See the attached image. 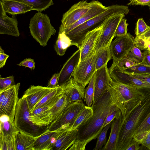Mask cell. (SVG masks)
I'll use <instances>...</instances> for the list:
<instances>
[{"mask_svg":"<svg viewBox=\"0 0 150 150\" xmlns=\"http://www.w3.org/2000/svg\"><path fill=\"white\" fill-rule=\"evenodd\" d=\"M92 107V116L77 129V140L86 144L97 138L107 116L118 108L112 101L107 90Z\"/></svg>","mask_w":150,"mask_h":150,"instance_id":"cell-1","label":"cell"},{"mask_svg":"<svg viewBox=\"0 0 150 150\" xmlns=\"http://www.w3.org/2000/svg\"><path fill=\"white\" fill-rule=\"evenodd\" d=\"M107 90L113 102L120 110L123 120L143 102L146 95L145 89L114 81L111 77Z\"/></svg>","mask_w":150,"mask_h":150,"instance_id":"cell-2","label":"cell"},{"mask_svg":"<svg viewBox=\"0 0 150 150\" xmlns=\"http://www.w3.org/2000/svg\"><path fill=\"white\" fill-rule=\"evenodd\" d=\"M145 90L144 100L122 120L116 150H126L133 140L135 131L150 112V89Z\"/></svg>","mask_w":150,"mask_h":150,"instance_id":"cell-3","label":"cell"},{"mask_svg":"<svg viewBox=\"0 0 150 150\" xmlns=\"http://www.w3.org/2000/svg\"><path fill=\"white\" fill-rule=\"evenodd\" d=\"M106 10L66 33L71 40L72 46L79 48L86 34L101 25L108 17L115 13L126 14L129 12L127 6L112 5L108 6Z\"/></svg>","mask_w":150,"mask_h":150,"instance_id":"cell-4","label":"cell"},{"mask_svg":"<svg viewBox=\"0 0 150 150\" xmlns=\"http://www.w3.org/2000/svg\"><path fill=\"white\" fill-rule=\"evenodd\" d=\"M29 28L33 38L43 47L47 45L51 36L56 32L48 16L41 11H38L30 19Z\"/></svg>","mask_w":150,"mask_h":150,"instance_id":"cell-5","label":"cell"},{"mask_svg":"<svg viewBox=\"0 0 150 150\" xmlns=\"http://www.w3.org/2000/svg\"><path fill=\"white\" fill-rule=\"evenodd\" d=\"M30 116L26 100L22 97L18 100L16 105L14 124L19 132L35 137L38 136L44 132H42L43 127H39L34 125L30 120Z\"/></svg>","mask_w":150,"mask_h":150,"instance_id":"cell-6","label":"cell"},{"mask_svg":"<svg viewBox=\"0 0 150 150\" xmlns=\"http://www.w3.org/2000/svg\"><path fill=\"white\" fill-rule=\"evenodd\" d=\"M125 16V14L118 13H114L108 18L103 23L101 33L98 38L93 52L96 53L99 50L110 45L117 26L121 20Z\"/></svg>","mask_w":150,"mask_h":150,"instance_id":"cell-7","label":"cell"},{"mask_svg":"<svg viewBox=\"0 0 150 150\" xmlns=\"http://www.w3.org/2000/svg\"><path fill=\"white\" fill-rule=\"evenodd\" d=\"M96 54L93 51L79 63L72 75L74 81L83 88L89 83L95 71Z\"/></svg>","mask_w":150,"mask_h":150,"instance_id":"cell-8","label":"cell"},{"mask_svg":"<svg viewBox=\"0 0 150 150\" xmlns=\"http://www.w3.org/2000/svg\"><path fill=\"white\" fill-rule=\"evenodd\" d=\"M135 46L134 40L129 33L116 37L110 46L113 59L112 63L110 68L116 66L120 61L126 57Z\"/></svg>","mask_w":150,"mask_h":150,"instance_id":"cell-9","label":"cell"},{"mask_svg":"<svg viewBox=\"0 0 150 150\" xmlns=\"http://www.w3.org/2000/svg\"><path fill=\"white\" fill-rule=\"evenodd\" d=\"M84 106L83 101L71 103L62 114L51 123L47 129L50 131L55 130L67 124L71 126Z\"/></svg>","mask_w":150,"mask_h":150,"instance_id":"cell-10","label":"cell"},{"mask_svg":"<svg viewBox=\"0 0 150 150\" xmlns=\"http://www.w3.org/2000/svg\"><path fill=\"white\" fill-rule=\"evenodd\" d=\"M69 124L66 125L54 130L47 129L42 134L36 137L34 150H52L57 140L70 128Z\"/></svg>","mask_w":150,"mask_h":150,"instance_id":"cell-11","label":"cell"},{"mask_svg":"<svg viewBox=\"0 0 150 150\" xmlns=\"http://www.w3.org/2000/svg\"><path fill=\"white\" fill-rule=\"evenodd\" d=\"M91 2L83 0L73 5L63 15L59 31L63 30L76 22L88 11Z\"/></svg>","mask_w":150,"mask_h":150,"instance_id":"cell-12","label":"cell"},{"mask_svg":"<svg viewBox=\"0 0 150 150\" xmlns=\"http://www.w3.org/2000/svg\"><path fill=\"white\" fill-rule=\"evenodd\" d=\"M0 150H16L15 137L19 132L13 122H0Z\"/></svg>","mask_w":150,"mask_h":150,"instance_id":"cell-13","label":"cell"},{"mask_svg":"<svg viewBox=\"0 0 150 150\" xmlns=\"http://www.w3.org/2000/svg\"><path fill=\"white\" fill-rule=\"evenodd\" d=\"M20 83L8 88L6 96L0 105V116L8 115L10 120L13 121L16 105L18 100V93Z\"/></svg>","mask_w":150,"mask_h":150,"instance_id":"cell-14","label":"cell"},{"mask_svg":"<svg viewBox=\"0 0 150 150\" xmlns=\"http://www.w3.org/2000/svg\"><path fill=\"white\" fill-rule=\"evenodd\" d=\"M110 75L114 81L143 89H150V84L140 80L126 72L120 70L116 66L109 69Z\"/></svg>","mask_w":150,"mask_h":150,"instance_id":"cell-15","label":"cell"},{"mask_svg":"<svg viewBox=\"0 0 150 150\" xmlns=\"http://www.w3.org/2000/svg\"><path fill=\"white\" fill-rule=\"evenodd\" d=\"M109 69L106 64L95 73L94 95L92 105L95 104L107 90L110 78Z\"/></svg>","mask_w":150,"mask_h":150,"instance_id":"cell-16","label":"cell"},{"mask_svg":"<svg viewBox=\"0 0 150 150\" xmlns=\"http://www.w3.org/2000/svg\"><path fill=\"white\" fill-rule=\"evenodd\" d=\"M103 28V23L86 34L79 48L80 50L79 63L86 58L93 52L101 33Z\"/></svg>","mask_w":150,"mask_h":150,"instance_id":"cell-17","label":"cell"},{"mask_svg":"<svg viewBox=\"0 0 150 150\" xmlns=\"http://www.w3.org/2000/svg\"><path fill=\"white\" fill-rule=\"evenodd\" d=\"M0 5V33L19 37L20 33L16 16L13 15L12 17H8L1 1Z\"/></svg>","mask_w":150,"mask_h":150,"instance_id":"cell-18","label":"cell"},{"mask_svg":"<svg viewBox=\"0 0 150 150\" xmlns=\"http://www.w3.org/2000/svg\"><path fill=\"white\" fill-rule=\"evenodd\" d=\"M80 56V50L79 49L64 64L59 72L58 86L64 84L70 81L75 68L79 63Z\"/></svg>","mask_w":150,"mask_h":150,"instance_id":"cell-19","label":"cell"},{"mask_svg":"<svg viewBox=\"0 0 150 150\" xmlns=\"http://www.w3.org/2000/svg\"><path fill=\"white\" fill-rule=\"evenodd\" d=\"M54 88L40 86H31L24 92L23 98L26 100L30 112L34 106Z\"/></svg>","mask_w":150,"mask_h":150,"instance_id":"cell-20","label":"cell"},{"mask_svg":"<svg viewBox=\"0 0 150 150\" xmlns=\"http://www.w3.org/2000/svg\"><path fill=\"white\" fill-rule=\"evenodd\" d=\"M90 2L91 5L88 11L84 15L74 24L62 31H64L66 33L69 32L77 26L105 11L108 7V6H104L102 3L97 0H94Z\"/></svg>","mask_w":150,"mask_h":150,"instance_id":"cell-21","label":"cell"},{"mask_svg":"<svg viewBox=\"0 0 150 150\" xmlns=\"http://www.w3.org/2000/svg\"><path fill=\"white\" fill-rule=\"evenodd\" d=\"M73 81L72 77L70 80L68 86L62 96L50 110L52 116V122L58 118L62 114L68 105L71 103L69 101V97Z\"/></svg>","mask_w":150,"mask_h":150,"instance_id":"cell-22","label":"cell"},{"mask_svg":"<svg viewBox=\"0 0 150 150\" xmlns=\"http://www.w3.org/2000/svg\"><path fill=\"white\" fill-rule=\"evenodd\" d=\"M69 81L54 88L34 106L33 110L44 106H53L62 96Z\"/></svg>","mask_w":150,"mask_h":150,"instance_id":"cell-23","label":"cell"},{"mask_svg":"<svg viewBox=\"0 0 150 150\" xmlns=\"http://www.w3.org/2000/svg\"><path fill=\"white\" fill-rule=\"evenodd\" d=\"M122 113L112 121L108 139L102 150H116V145L122 122Z\"/></svg>","mask_w":150,"mask_h":150,"instance_id":"cell-24","label":"cell"},{"mask_svg":"<svg viewBox=\"0 0 150 150\" xmlns=\"http://www.w3.org/2000/svg\"><path fill=\"white\" fill-rule=\"evenodd\" d=\"M78 136L77 129L68 130L57 140L53 146L52 150H67L77 140Z\"/></svg>","mask_w":150,"mask_h":150,"instance_id":"cell-25","label":"cell"},{"mask_svg":"<svg viewBox=\"0 0 150 150\" xmlns=\"http://www.w3.org/2000/svg\"><path fill=\"white\" fill-rule=\"evenodd\" d=\"M6 12L10 14H16L25 13L33 10L29 6L22 3L10 0H0Z\"/></svg>","mask_w":150,"mask_h":150,"instance_id":"cell-26","label":"cell"},{"mask_svg":"<svg viewBox=\"0 0 150 150\" xmlns=\"http://www.w3.org/2000/svg\"><path fill=\"white\" fill-rule=\"evenodd\" d=\"M36 137L19 132L15 137L16 150H34Z\"/></svg>","mask_w":150,"mask_h":150,"instance_id":"cell-27","label":"cell"},{"mask_svg":"<svg viewBox=\"0 0 150 150\" xmlns=\"http://www.w3.org/2000/svg\"><path fill=\"white\" fill-rule=\"evenodd\" d=\"M71 46H72L71 40L65 32H59L54 46V49L57 54L60 56L64 55L67 48Z\"/></svg>","mask_w":150,"mask_h":150,"instance_id":"cell-28","label":"cell"},{"mask_svg":"<svg viewBox=\"0 0 150 150\" xmlns=\"http://www.w3.org/2000/svg\"><path fill=\"white\" fill-rule=\"evenodd\" d=\"M30 121L35 125L44 127L50 125L52 122V116L50 110L35 114L30 115Z\"/></svg>","mask_w":150,"mask_h":150,"instance_id":"cell-29","label":"cell"},{"mask_svg":"<svg viewBox=\"0 0 150 150\" xmlns=\"http://www.w3.org/2000/svg\"><path fill=\"white\" fill-rule=\"evenodd\" d=\"M110 46L100 49L96 53V71L107 64L108 61L112 58Z\"/></svg>","mask_w":150,"mask_h":150,"instance_id":"cell-30","label":"cell"},{"mask_svg":"<svg viewBox=\"0 0 150 150\" xmlns=\"http://www.w3.org/2000/svg\"><path fill=\"white\" fill-rule=\"evenodd\" d=\"M93 113V110L92 106L89 107L85 105L68 130H73L77 129L89 119L92 116Z\"/></svg>","mask_w":150,"mask_h":150,"instance_id":"cell-31","label":"cell"},{"mask_svg":"<svg viewBox=\"0 0 150 150\" xmlns=\"http://www.w3.org/2000/svg\"><path fill=\"white\" fill-rule=\"evenodd\" d=\"M21 2L32 8L33 10L42 11L54 4L53 0H10Z\"/></svg>","mask_w":150,"mask_h":150,"instance_id":"cell-32","label":"cell"},{"mask_svg":"<svg viewBox=\"0 0 150 150\" xmlns=\"http://www.w3.org/2000/svg\"><path fill=\"white\" fill-rule=\"evenodd\" d=\"M150 131V112L134 133L133 138L139 142Z\"/></svg>","mask_w":150,"mask_h":150,"instance_id":"cell-33","label":"cell"},{"mask_svg":"<svg viewBox=\"0 0 150 150\" xmlns=\"http://www.w3.org/2000/svg\"><path fill=\"white\" fill-rule=\"evenodd\" d=\"M85 89L79 86L73 79L69 97V101L72 103L83 101L85 96Z\"/></svg>","mask_w":150,"mask_h":150,"instance_id":"cell-34","label":"cell"},{"mask_svg":"<svg viewBox=\"0 0 150 150\" xmlns=\"http://www.w3.org/2000/svg\"><path fill=\"white\" fill-rule=\"evenodd\" d=\"M95 73L88 83L85 93L84 100L88 107L92 106L94 95Z\"/></svg>","mask_w":150,"mask_h":150,"instance_id":"cell-35","label":"cell"},{"mask_svg":"<svg viewBox=\"0 0 150 150\" xmlns=\"http://www.w3.org/2000/svg\"><path fill=\"white\" fill-rule=\"evenodd\" d=\"M111 122L105 126L100 132L97 137V141L93 150H101L103 145L105 144L107 132L111 127Z\"/></svg>","mask_w":150,"mask_h":150,"instance_id":"cell-36","label":"cell"},{"mask_svg":"<svg viewBox=\"0 0 150 150\" xmlns=\"http://www.w3.org/2000/svg\"><path fill=\"white\" fill-rule=\"evenodd\" d=\"M126 57L133 62L139 64L143 59V53L140 49L135 45L129 52Z\"/></svg>","mask_w":150,"mask_h":150,"instance_id":"cell-37","label":"cell"},{"mask_svg":"<svg viewBox=\"0 0 150 150\" xmlns=\"http://www.w3.org/2000/svg\"><path fill=\"white\" fill-rule=\"evenodd\" d=\"M123 71L128 73H150V67L140 63L131 66Z\"/></svg>","mask_w":150,"mask_h":150,"instance_id":"cell-38","label":"cell"},{"mask_svg":"<svg viewBox=\"0 0 150 150\" xmlns=\"http://www.w3.org/2000/svg\"><path fill=\"white\" fill-rule=\"evenodd\" d=\"M150 28L147 25L142 18L138 20L136 24L135 30V34L136 36H139L144 33Z\"/></svg>","mask_w":150,"mask_h":150,"instance_id":"cell-39","label":"cell"},{"mask_svg":"<svg viewBox=\"0 0 150 150\" xmlns=\"http://www.w3.org/2000/svg\"><path fill=\"white\" fill-rule=\"evenodd\" d=\"M14 77L13 76L2 78L0 77V92L14 85Z\"/></svg>","mask_w":150,"mask_h":150,"instance_id":"cell-40","label":"cell"},{"mask_svg":"<svg viewBox=\"0 0 150 150\" xmlns=\"http://www.w3.org/2000/svg\"><path fill=\"white\" fill-rule=\"evenodd\" d=\"M128 24L127 23V19L122 18L119 22L116 29L114 37L127 34V26Z\"/></svg>","mask_w":150,"mask_h":150,"instance_id":"cell-41","label":"cell"},{"mask_svg":"<svg viewBox=\"0 0 150 150\" xmlns=\"http://www.w3.org/2000/svg\"><path fill=\"white\" fill-rule=\"evenodd\" d=\"M136 64L126 57L120 61L116 66L120 70L123 71L127 68Z\"/></svg>","mask_w":150,"mask_h":150,"instance_id":"cell-42","label":"cell"},{"mask_svg":"<svg viewBox=\"0 0 150 150\" xmlns=\"http://www.w3.org/2000/svg\"><path fill=\"white\" fill-rule=\"evenodd\" d=\"M121 113V112L119 108L110 112L105 119L102 127V129L106 125L112 122L114 119L118 116Z\"/></svg>","mask_w":150,"mask_h":150,"instance_id":"cell-43","label":"cell"},{"mask_svg":"<svg viewBox=\"0 0 150 150\" xmlns=\"http://www.w3.org/2000/svg\"><path fill=\"white\" fill-rule=\"evenodd\" d=\"M127 73L140 80L150 84V73L139 74Z\"/></svg>","mask_w":150,"mask_h":150,"instance_id":"cell-44","label":"cell"},{"mask_svg":"<svg viewBox=\"0 0 150 150\" xmlns=\"http://www.w3.org/2000/svg\"><path fill=\"white\" fill-rule=\"evenodd\" d=\"M18 65L19 66L27 67L31 69L35 68V63L34 60L31 58L25 59Z\"/></svg>","mask_w":150,"mask_h":150,"instance_id":"cell-45","label":"cell"},{"mask_svg":"<svg viewBox=\"0 0 150 150\" xmlns=\"http://www.w3.org/2000/svg\"><path fill=\"white\" fill-rule=\"evenodd\" d=\"M59 76V73L54 74L50 79L47 87L54 88L58 87V82Z\"/></svg>","mask_w":150,"mask_h":150,"instance_id":"cell-46","label":"cell"},{"mask_svg":"<svg viewBox=\"0 0 150 150\" xmlns=\"http://www.w3.org/2000/svg\"><path fill=\"white\" fill-rule=\"evenodd\" d=\"M86 144L76 140L68 149L69 150H85Z\"/></svg>","mask_w":150,"mask_h":150,"instance_id":"cell-47","label":"cell"},{"mask_svg":"<svg viewBox=\"0 0 150 150\" xmlns=\"http://www.w3.org/2000/svg\"><path fill=\"white\" fill-rule=\"evenodd\" d=\"M143 53V59L140 63L150 67V51L148 50H145Z\"/></svg>","mask_w":150,"mask_h":150,"instance_id":"cell-48","label":"cell"},{"mask_svg":"<svg viewBox=\"0 0 150 150\" xmlns=\"http://www.w3.org/2000/svg\"><path fill=\"white\" fill-rule=\"evenodd\" d=\"M127 5H141L150 6V0H128Z\"/></svg>","mask_w":150,"mask_h":150,"instance_id":"cell-49","label":"cell"},{"mask_svg":"<svg viewBox=\"0 0 150 150\" xmlns=\"http://www.w3.org/2000/svg\"><path fill=\"white\" fill-rule=\"evenodd\" d=\"M9 56L5 53L4 50L0 47V68L4 67Z\"/></svg>","mask_w":150,"mask_h":150,"instance_id":"cell-50","label":"cell"},{"mask_svg":"<svg viewBox=\"0 0 150 150\" xmlns=\"http://www.w3.org/2000/svg\"><path fill=\"white\" fill-rule=\"evenodd\" d=\"M139 142L141 144L150 150V131Z\"/></svg>","mask_w":150,"mask_h":150,"instance_id":"cell-51","label":"cell"},{"mask_svg":"<svg viewBox=\"0 0 150 150\" xmlns=\"http://www.w3.org/2000/svg\"><path fill=\"white\" fill-rule=\"evenodd\" d=\"M141 144L139 142L133 140L126 150H140Z\"/></svg>","mask_w":150,"mask_h":150,"instance_id":"cell-52","label":"cell"},{"mask_svg":"<svg viewBox=\"0 0 150 150\" xmlns=\"http://www.w3.org/2000/svg\"><path fill=\"white\" fill-rule=\"evenodd\" d=\"M136 37L141 39L144 42H150V28L144 33L139 36Z\"/></svg>","mask_w":150,"mask_h":150,"instance_id":"cell-53","label":"cell"},{"mask_svg":"<svg viewBox=\"0 0 150 150\" xmlns=\"http://www.w3.org/2000/svg\"><path fill=\"white\" fill-rule=\"evenodd\" d=\"M8 88L1 92H0V105L2 103L6 97L7 93Z\"/></svg>","mask_w":150,"mask_h":150,"instance_id":"cell-54","label":"cell"},{"mask_svg":"<svg viewBox=\"0 0 150 150\" xmlns=\"http://www.w3.org/2000/svg\"><path fill=\"white\" fill-rule=\"evenodd\" d=\"M149 7V9H150V6Z\"/></svg>","mask_w":150,"mask_h":150,"instance_id":"cell-55","label":"cell"},{"mask_svg":"<svg viewBox=\"0 0 150 150\" xmlns=\"http://www.w3.org/2000/svg\"></svg>","mask_w":150,"mask_h":150,"instance_id":"cell-56","label":"cell"}]
</instances>
